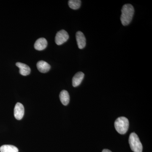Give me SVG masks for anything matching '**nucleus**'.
Returning a JSON list of instances; mask_svg holds the SVG:
<instances>
[{"label": "nucleus", "mask_w": 152, "mask_h": 152, "mask_svg": "<svg viewBox=\"0 0 152 152\" xmlns=\"http://www.w3.org/2000/svg\"><path fill=\"white\" fill-rule=\"evenodd\" d=\"M68 4L71 9L78 10L80 7L81 1L80 0H70L68 2Z\"/></svg>", "instance_id": "ddd939ff"}, {"label": "nucleus", "mask_w": 152, "mask_h": 152, "mask_svg": "<svg viewBox=\"0 0 152 152\" xmlns=\"http://www.w3.org/2000/svg\"><path fill=\"white\" fill-rule=\"evenodd\" d=\"M76 38L79 48H84L86 46V39L83 33L80 31L77 32L76 33Z\"/></svg>", "instance_id": "423d86ee"}, {"label": "nucleus", "mask_w": 152, "mask_h": 152, "mask_svg": "<svg viewBox=\"0 0 152 152\" xmlns=\"http://www.w3.org/2000/svg\"><path fill=\"white\" fill-rule=\"evenodd\" d=\"M69 35L68 33L64 30L58 32L55 37V42L58 45H62L68 40Z\"/></svg>", "instance_id": "20e7f679"}, {"label": "nucleus", "mask_w": 152, "mask_h": 152, "mask_svg": "<svg viewBox=\"0 0 152 152\" xmlns=\"http://www.w3.org/2000/svg\"><path fill=\"white\" fill-rule=\"evenodd\" d=\"M134 13V7L130 4H126L123 6L121 10V20L124 26H128L132 20Z\"/></svg>", "instance_id": "f257e3e1"}, {"label": "nucleus", "mask_w": 152, "mask_h": 152, "mask_svg": "<svg viewBox=\"0 0 152 152\" xmlns=\"http://www.w3.org/2000/svg\"><path fill=\"white\" fill-rule=\"evenodd\" d=\"M84 74L82 72H78L74 76L72 79V85L74 87L78 86L84 77Z\"/></svg>", "instance_id": "9d476101"}, {"label": "nucleus", "mask_w": 152, "mask_h": 152, "mask_svg": "<svg viewBox=\"0 0 152 152\" xmlns=\"http://www.w3.org/2000/svg\"><path fill=\"white\" fill-rule=\"evenodd\" d=\"M1 152H18L19 150L16 147L12 145H3L0 148Z\"/></svg>", "instance_id": "f8f14e48"}, {"label": "nucleus", "mask_w": 152, "mask_h": 152, "mask_svg": "<svg viewBox=\"0 0 152 152\" xmlns=\"http://www.w3.org/2000/svg\"><path fill=\"white\" fill-rule=\"evenodd\" d=\"M24 107L20 103H17L14 109V116L18 120H20L23 118L24 115Z\"/></svg>", "instance_id": "39448f33"}, {"label": "nucleus", "mask_w": 152, "mask_h": 152, "mask_svg": "<svg viewBox=\"0 0 152 152\" xmlns=\"http://www.w3.org/2000/svg\"><path fill=\"white\" fill-rule=\"evenodd\" d=\"M60 99L62 104L64 105H67L69 102L70 96L69 93L66 90H63L60 93Z\"/></svg>", "instance_id": "9b49d317"}, {"label": "nucleus", "mask_w": 152, "mask_h": 152, "mask_svg": "<svg viewBox=\"0 0 152 152\" xmlns=\"http://www.w3.org/2000/svg\"><path fill=\"white\" fill-rule=\"evenodd\" d=\"M129 143L131 150L134 152H142V145L138 136L135 133H131L129 138Z\"/></svg>", "instance_id": "7ed1b4c3"}, {"label": "nucleus", "mask_w": 152, "mask_h": 152, "mask_svg": "<svg viewBox=\"0 0 152 152\" xmlns=\"http://www.w3.org/2000/svg\"><path fill=\"white\" fill-rule=\"evenodd\" d=\"M16 65L20 69V73L23 76H27L31 73V69L29 66L26 64L20 62H17Z\"/></svg>", "instance_id": "6e6552de"}, {"label": "nucleus", "mask_w": 152, "mask_h": 152, "mask_svg": "<svg viewBox=\"0 0 152 152\" xmlns=\"http://www.w3.org/2000/svg\"><path fill=\"white\" fill-rule=\"evenodd\" d=\"M115 127L116 130L120 134H126L129 129V120L125 117L118 118L115 122Z\"/></svg>", "instance_id": "f03ea898"}, {"label": "nucleus", "mask_w": 152, "mask_h": 152, "mask_svg": "<svg viewBox=\"0 0 152 152\" xmlns=\"http://www.w3.org/2000/svg\"><path fill=\"white\" fill-rule=\"evenodd\" d=\"M37 66L39 71L43 73L48 72L51 68L50 65L49 64L43 61L38 62Z\"/></svg>", "instance_id": "1a4fd4ad"}, {"label": "nucleus", "mask_w": 152, "mask_h": 152, "mask_svg": "<svg viewBox=\"0 0 152 152\" xmlns=\"http://www.w3.org/2000/svg\"><path fill=\"white\" fill-rule=\"evenodd\" d=\"M102 152H112L110 150L108 149H104L103 150Z\"/></svg>", "instance_id": "4468645a"}, {"label": "nucleus", "mask_w": 152, "mask_h": 152, "mask_svg": "<svg viewBox=\"0 0 152 152\" xmlns=\"http://www.w3.org/2000/svg\"><path fill=\"white\" fill-rule=\"evenodd\" d=\"M48 42L45 38H41L38 39L34 44V48L37 50H42L46 48Z\"/></svg>", "instance_id": "0eeeda50"}]
</instances>
